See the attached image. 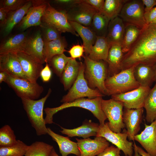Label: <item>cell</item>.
I'll list each match as a JSON object with an SVG mask.
<instances>
[{
    "label": "cell",
    "instance_id": "obj_1",
    "mask_svg": "<svg viewBox=\"0 0 156 156\" xmlns=\"http://www.w3.org/2000/svg\"><path fill=\"white\" fill-rule=\"evenodd\" d=\"M156 63V24H147L124 55L122 70L143 64L153 66Z\"/></svg>",
    "mask_w": 156,
    "mask_h": 156
},
{
    "label": "cell",
    "instance_id": "obj_2",
    "mask_svg": "<svg viewBox=\"0 0 156 156\" xmlns=\"http://www.w3.org/2000/svg\"><path fill=\"white\" fill-rule=\"evenodd\" d=\"M102 97L93 99L84 98L78 99L70 102L64 103L60 106L54 108L47 107L44 110L46 114L44 119L46 124L53 123V116L59 111L67 108L78 107L87 109L90 111L99 120V125L103 126L107 119L101 106Z\"/></svg>",
    "mask_w": 156,
    "mask_h": 156
},
{
    "label": "cell",
    "instance_id": "obj_3",
    "mask_svg": "<svg viewBox=\"0 0 156 156\" xmlns=\"http://www.w3.org/2000/svg\"><path fill=\"white\" fill-rule=\"evenodd\" d=\"M84 59V76L89 87L93 89L96 88L103 94L108 95L105 85L108 77L107 62L103 60H93L86 55Z\"/></svg>",
    "mask_w": 156,
    "mask_h": 156
},
{
    "label": "cell",
    "instance_id": "obj_4",
    "mask_svg": "<svg viewBox=\"0 0 156 156\" xmlns=\"http://www.w3.org/2000/svg\"><path fill=\"white\" fill-rule=\"evenodd\" d=\"M51 91L49 88L44 96L38 100L21 99L29 120L38 136L47 134V128L43 117V110L45 103Z\"/></svg>",
    "mask_w": 156,
    "mask_h": 156
},
{
    "label": "cell",
    "instance_id": "obj_5",
    "mask_svg": "<svg viewBox=\"0 0 156 156\" xmlns=\"http://www.w3.org/2000/svg\"><path fill=\"white\" fill-rule=\"evenodd\" d=\"M134 68L122 70L118 73L107 77L105 85L108 95L126 93L141 86L135 78Z\"/></svg>",
    "mask_w": 156,
    "mask_h": 156
},
{
    "label": "cell",
    "instance_id": "obj_6",
    "mask_svg": "<svg viewBox=\"0 0 156 156\" xmlns=\"http://www.w3.org/2000/svg\"><path fill=\"white\" fill-rule=\"evenodd\" d=\"M85 64L81 63L77 78L67 94L63 96L61 102H70L86 97L91 99L103 96L98 89L89 87L85 77Z\"/></svg>",
    "mask_w": 156,
    "mask_h": 156
},
{
    "label": "cell",
    "instance_id": "obj_7",
    "mask_svg": "<svg viewBox=\"0 0 156 156\" xmlns=\"http://www.w3.org/2000/svg\"><path fill=\"white\" fill-rule=\"evenodd\" d=\"M144 5L142 0H127L118 16L125 25H131L141 29L147 24L144 17Z\"/></svg>",
    "mask_w": 156,
    "mask_h": 156
},
{
    "label": "cell",
    "instance_id": "obj_8",
    "mask_svg": "<svg viewBox=\"0 0 156 156\" xmlns=\"http://www.w3.org/2000/svg\"><path fill=\"white\" fill-rule=\"evenodd\" d=\"M5 82L21 99L36 100L39 97L44 90L43 87L37 83H33L8 74Z\"/></svg>",
    "mask_w": 156,
    "mask_h": 156
},
{
    "label": "cell",
    "instance_id": "obj_9",
    "mask_svg": "<svg viewBox=\"0 0 156 156\" xmlns=\"http://www.w3.org/2000/svg\"><path fill=\"white\" fill-rule=\"evenodd\" d=\"M101 109L108 119L109 128L112 131L119 133L125 127L123 120L124 107L123 103L112 99H102Z\"/></svg>",
    "mask_w": 156,
    "mask_h": 156
},
{
    "label": "cell",
    "instance_id": "obj_10",
    "mask_svg": "<svg viewBox=\"0 0 156 156\" xmlns=\"http://www.w3.org/2000/svg\"><path fill=\"white\" fill-rule=\"evenodd\" d=\"M43 23L53 27L61 33L66 32L78 36L70 25L66 13L59 11L48 3L42 19Z\"/></svg>",
    "mask_w": 156,
    "mask_h": 156
},
{
    "label": "cell",
    "instance_id": "obj_11",
    "mask_svg": "<svg viewBox=\"0 0 156 156\" xmlns=\"http://www.w3.org/2000/svg\"><path fill=\"white\" fill-rule=\"evenodd\" d=\"M96 137H102L115 145L123 152L125 156H132V142L127 140L128 134L125 130L123 133H115L109 127L107 122L103 126L99 125Z\"/></svg>",
    "mask_w": 156,
    "mask_h": 156
},
{
    "label": "cell",
    "instance_id": "obj_12",
    "mask_svg": "<svg viewBox=\"0 0 156 156\" xmlns=\"http://www.w3.org/2000/svg\"><path fill=\"white\" fill-rule=\"evenodd\" d=\"M151 89L150 87L140 86L129 92L111 96V98L122 102L125 108H143L145 101Z\"/></svg>",
    "mask_w": 156,
    "mask_h": 156
},
{
    "label": "cell",
    "instance_id": "obj_13",
    "mask_svg": "<svg viewBox=\"0 0 156 156\" xmlns=\"http://www.w3.org/2000/svg\"><path fill=\"white\" fill-rule=\"evenodd\" d=\"M98 12H99L94 8L82 0L64 12L69 21L90 27L94 16Z\"/></svg>",
    "mask_w": 156,
    "mask_h": 156
},
{
    "label": "cell",
    "instance_id": "obj_14",
    "mask_svg": "<svg viewBox=\"0 0 156 156\" xmlns=\"http://www.w3.org/2000/svg\"><path fill=\"white\" fill-rule=\"evenodd\" d=\"M15 53L28 80L33 83H37L43 68V64L24 51Z\"/></svg>",
    "mask_w": 156,
    "mask_h": 156
},
{
    "label": "cell",
    "instance_id": "obj_15",
    "mask_svg": "<svg viewBox=\"0 0 156 156\" xmlns=\"http://www.w3.org/2000/svg\"><path fill=\"white\" fill-rule=\"evenodd\" d=\"M76 139L80 152V156L97 155L109 146L108 142L102 137H96L94 139L89 138Z\"/></svg>",
    "mask_w": 156,
    "mask_h": 156
},
{
    "label": "cell",
    "instance_id": "obj_16",
    "mask_svg": "<svg viewBox=\"0 0 156 156\" xmlns=\"http://www.w3.org/2000/svg\"><path fill=\"white\" fill-rule=\"evenodd\" d=\"M143 108L137 109L125 108L123 115V122L127 128L128 138L130 140H134L140 128L142 119Z\"/></svg>",
    "mask_w": 156,
    "mask_h": 156
},
{
    "label": "cell",
    "instance_id": "obj_17",
    "mask_svg": "<svg viewBox=\"0 0 156 156\" xmlns=\"http://www.w3.org/2000/svg\"><path fill=\"white\" fill-rule=\"evenodd\" d=\"M0 71L4 72L13 77L28 80L15 53L0 54Z\"/></svg>",
    "mask_w": 156,
    "mask_h": 156
},
{
    "label": "cell",
    "instance_id": "obj_18",
    "mask_svg": "<svg viewBox=\"0 0 156 156\" xmlns=\"http://www.w3.org/2000/svg\"><path fill=\"white\" fill-rule=\"evenodd\" d=\"M134 140L139 142L151 156H156V120L149 125L145 124V128Z\"/></svg>",
    "mask_w": 156,
    "mask_h": 156
},
{
    "label": "cell",
    "instance_id": "obj_19",
    "mask_svg": "<svg viewBox=\"0 0 156 156\" xmlns=\"http://www.w3.org/2000/svg\"><path fill=\"white\" fill-rule=\"evenodd\" d=\"M44 45L42 34L39 31L33 36L28 37L23 51L43 64L45 63Z\"/></svg>",
    "mask_w": 156,
    "mask_h": 156
},
{
    "label": "cell",
    "instance_id": "obj_20",
    "mask_svg": "<svg viewBox=\"0 0 156 156\" xmlns=\"http://www.w3.org/2000/svg\"><path fill=\"white\" fill-rule=\"evenodd\" d=\"M48 3H33L32 6L18 24L20 29L24 30L31 27L40 25L42 17Z\"/></svg>",
    "mask_w": 156,
    "mask_h": 156
},
{
    "label": "cell",
    "instance_id": "obj_21",
    "mask_svg": "<svg viewBox=\"0 0 156 156\" xmlns=\"http://www.w3.org/2000/svg\"><path fill=\"white\" fill-rule=\"evenodd\" d=\"M124 55L121 45L113 44L110 46L107 62V77L118 73L122 70V62Z\"/></svg>",
    "mask_w": 156,
    "mask_h": 156
},
{
    "label": "cell",
    "instance_id": "obj_22",
    "mask_svg": "<svg viewBox=\"0 0 156 156\" xmlns=\"http://www.w3.org/2000/svg\"><path fill=\"white\" fill-rule=\"evenodd\" d=\"M99 127L98 124L89 120L83 122L81 126L73 129H67L61 127L62 130L60 131L68 137L78 136L86 139L90 136L96 137Z\"/></svg>",
    "mask_w": 156,
    "mask_h": 156
},
{
    "label": "cell",
    "instance_id": "obj_23",
    "mask_svg": "<svg viewBox=\"0 0 156 156\" xmlns=\"http://www.w3.org/2000/svg\"><path fill=\"white\" fill-rule=\"evenodd\" d=\"M47 134L57 144L62 156H67L70 154L80 156V153L77 142L70 140L68 137H64L55 133L50 128H47Z\"/></svg>",
    "mask_w": 156,
    "mask_h": 156
},
{
    "label": "cell",
    "instance_id": "obj_24",
    "mask_svg": "<svg viewBox=\"0 0 156 156\" xmlns=\"http://www.w3.org/2000/svg\"><path fill=\"white\" fill-rule=\"evenodd\" d=\"M125 29V24L119 16L110 20L106 37L110 46L113 44L121 45Z\"/></svg>",
    "mask_w": 156,
    "mask_h": 156
},
{
    "label": "cell",
    "instance_id": "obj_25",
    "mask_svg": "<svg viewBox=\"0 0 156 156\" xmlns=\"http://www.w3.org/2000/svg\"><path fill=\"white\" fill-rule=\"evenodd\" d=\"M28 38L25 32L12 36L2 42L0 46V54L23 51Z\"/></svg>",
    "mask_w": 156,
    "mask_h": 156
},
{
    "label": "cell",
    "instance_id": "obj_26",
    "mask_svg": "<svg viewBox=\"0 0 156 156\" xmlns=\"http://www.w3.org/2000/svg\"><path fill=\"white\" fill-rule=\"evenodd\" d=\"M69 22L73 28L82 39L85 55L88 56L96 41L97 36L90 27L75 22Z\"/></svg>",
    "mask_w": 156,
    "mask_h": 156
},
{
    "label": "cell",
    "instance_id": "obj_27",
    "mask_svg": "<svg viewBox=\"0 0 156 156\" xmlns=\"http://www.w3.org/2000/svg\"><path fill=\"white\" fill-rule=\"evenodd\" d=\"M33 5L32 1L29 0L18 9L8 14L6 23L3 28L5 35H8L14 26L21 21Z\"/></svg>",
    "mask_w": 156,
    "mask_h": 156
},
{
    "label": "cell",
    "instance_id": "obj_28",
    "mask_svg": "<svg viewBox=\"0 0 156 156\" xmlns=\"http://www.w3.org/2000/svg\"><path fill=\"white\" fill-rule=\"evenodd\" d=\"M81 62H77L75 59L70 60L66 66L60 77L64 89H69L78 76Z\"/></svg>",
    "mask_w": 156,
    "mask_h": 156
},
{
    "label": "cell",
    "instance_id": "obj_29",
    "mask_svg": "<svg viewBox=\"0 0 156 156\" xmlns=\"http://www.w3.org/2000/svg\"><path fill=\"white\" fill-rule=\"evenodd\" d=\"M134 75L141 86L150 87L155 81V73L153 66L139 64L135 67Z\"/></svg>",
    "mask_w": 156,
    "mask_h": 156
},
{
    "label": "cell",
    "instance_id": "obj_30",
    "mask_svg": "<svg viewBox=\"0 0 156 156\" xmlns=\"http://www.w3.org/2000/svg\"><path fill=\"white\" fill-rule=\"evenodd\" d=\"M110 46L106 37L97 36L96 41L88 56L94 61L103 60L107 62Z\"/></svg>",
    "mask_w": 156,
    "mask_h": 156
},
{
    "label": "cell",
    "instance_id": "obj_31",
    "mask_svg": "<svg viewBox=\"0 0 156 156\" xmlns=\"http://www.w3.org/2000/svg\"><path fill=\"white\" fill-rule=\"evenodd\" d=\"M45 61L48 63L55 55L64 53L66 51L65 48L67 45V42L64 37L46 42H44Z\"/></svg>",
    "mask_w": 156,
    "mask_h": 156
},
{
    "label": "cell",
    "instance_id": "obj_32",
    "mask_svg": "<svg viewBox=\"0 0 156 156\" xmlns=\"http://www.w3.org/2000/svg\"><path fill=\"white\" fill-rule=\"evenodd\" d=\"M110 20L100 12L94 16L90 27L97 36L106 37Z\"/></svg>",
    "mask_w": 156,
    "mask_h": 156
},
{
    "label": "cell",
    "instance_id": "obj_33",
    "mask_svg": "<svg viewBox=\"0 0 156 156\" xmlns=\"http://www.w3.org/2000/svg\"><path fill=\"white\" fill-rule=\"evenodd\" d=\"M151 89L145 101L143 108L146 110L145 119L151 123L156 120V82Z\"/></svg>",
    "mask_w": 156,
    "mask_h": 156
},
{
    "label": "cell",
    "instance_id": "obj_34",
    "mask_svg": "<svg viewBox=\"0 0 156 156\" xmlns=\"http://www.w3.org/2000/svg\"><path fill=\"white\" fill-rule=\"evenodd\" d=\"M140 29L131 25H125V31L121 46L123 52L126 53L134 42L141 31Z\"/></svg>",
    "mask_w": 156,
    "mask_h": 156
},
{
    "label": "cell",
    "instance_id": "obj_35",
    "mask_svg": "<svg viewBox=\"0 0 156 156\" xmlns=\"http://www.w3.org/2000/svg\"><path fill=\"white\" fill-rule=\"evenodd\" d=\"M127 0H105L101 13L110 20L118 16Z\"/></svg>",
    "mask_w": 156,
    "mask_h": 156
},
{
    "label": "cell",
    "instance_id": "obj_36",
    "mask_svg": "<svg viewBox=\"0 0 156 156\" xmlns=\"http://www.w3.org/2000/svg\"><path fill=\"white\" fill-rule=\"evenodd\" d=\"M53 146L42 141H36L29 146L24 156H49Z\"/></svg>",
    "mask_w": 156,
    "mask_h": 156
},
{
    "label": "cell",
    "instance_id": "obj_37",
    "mask_svg": "<svg viewBox=\"0 0 156 156\" xmlns=\"http://www.w3.org/2000/svg\"><path fill=\"white\" fill-rule=\"evenodd\" d=\"M29 146L17 140L14 145L9 147L0 146V156H24Z\"/></svg>",
    "mask_w": 156,
    "mask_h": 156
},
{
    "label": "cell",
    "instance_id": "obj_38",
    "mask_svg": "<svg viewBox=\"0 0 156 156\" xmlns=\"http://www.w3.org/2000/svg\"><path fill=\"white\" fill-rule=\"evenodd\" d=\"M72 59L63 53L54 56L48 64L54 72L60 77L67 64Z\"/></svg>",
    "mask_w": 156,
    "mask_h": 156
},
{
    "label": "cell",
    "instance_id": "obj_39",
    "mask_svg": "<svg viewBox=\"0 0 156 156\" xmlns=\"http://www.w3.org/2000/svg\"><path fill=\"white\" fill-rule=\"evenodd\" d=\"M17 142L14 131L9 125H6L0 128V146H10Z\"/></svg>",
    "mask_w": 156,
    "mask_h": 156
},
{
    "label": "cell",
    "instance_id": "obj_40",
    "mask_svg": "<svg viewBox=\"0 0 156 156\" xmlns=\"http://www.w3.org/2000/svg\"><path fill=\"white\" fill-rule=\"evenodd\" d=\"M43 31L42 37L44 42H48L60 38L62 33L54 27L43 23L40 25Z\"/></svg>",
    "mask_w": 156,
    "mask_h": 156
},
{
    "label": "cell",
    "instance_id": "obj_41",
    "mask_svg": "<svg viewBox=\"0 0 156 156\" xmlns=\"http://www.w3.org/2000/svg\"><path fill=\"white\" fill-rule=\"evenodd\" d=\"M29 0H4L1 1V7L8 14L18 9Z\"/></svg>",
    "mask_w": 156,
    "mask_h": 156
},
{
    "label": "cell",
    "instance_id": "obj_42",
    "mask_svg": "<svg viewBox=\"0 0 156 156\" xmlns=\"http://www.w3.org/2000/svg\"><path fill=\"white\" fill-rule=\"evenodd\" d=\"M82 1V0H55L53 2L55 4L62 7V9L60 11L65 12Z\"/></svg>",
    "mask_w": 156,
    "mask_h": 156
},
{
    "label": "cell",
    "instance_id": "obj_43",
    "mask_svg": "<svg viewBox=\"0 0 156 156\" xmlns=\"http://www.w3.org/2000/svg\"><path fill=\"white\" fill-rule=\"evenodd\" d=\"M84 52L85 51L83 45L79 44L73 46L68 51L70 57L74 59L80 58L83 56Z\"/></svg>",
    "mask_w": 156,
    "mask_h": 156
},
{
    "label": "cell",
    "instance_id": "obj_44",
    "mask_svg": "<svg viewBox=\"0 0 156 156\" xmlns=\"http://www.w3.org/2000/svg\"><path fill=\"white\" fill-rule=\"evenodd\" d=\"M120 151L118 147L111 146L106 148L97 156H120Z\"/></svg>",
    "mask_w": 156,
    "mask_h": 156
},
{
    "label": "cell",
    "instance_id": "obj_45",
    "mask_svg": "<svg viewBox=\"0 0 156 156\" xmlns=\"http://www.w3.org/2000/svg\"><path fill=\"white\" fill-rule=\"evenodd\" d=\"M52 76V72L50 66L48 63H46L45 66L41 71L40 77L44 82H47L50 80Z\"/></svg>",
    "mask_w": 156,
    "mask_h": 156
},
{
    "label": "cell",
    "instance_id": "obj_46",
    "mask_svg": "<svg viewBox=\"0 0 156 156\" xmlns=\"http://www.w3.org/2000/svg\"><path fill=\"white\" fill-rule=\"evenodd\" d=\"M86 3L90 4L99 12L101 13L103 8L104 0H84Z\"/></svg>",
    "mask_w": 156,
    "mask_h": 156
},
{
    "label": "cell",
    "instance_id": "obj_47",
    "mask_svg": "<svg viewBox=\"0 0 156 156\" xmlns=\"http://www.w3.org/2000/svg\"><path fill=\"white\" fill-rule=\"evenodd\" d=\"M144 15L147 24L151 23L156 18V6L149 12H145Z\"/></svg>",
    "mask_w": 156,
    "mask_h": 156
},
{
    "label": "cell",
    "instance_id": "obj_48",
    "mask_svg": "<svg viewBox=\"0 0 156 156\" xmlns=\"http://www.w3.org/2000/svg\"><path fill=\"white\" fill-rule=\"evenodd\" d=\"M144 5L146 7L144 8L145 12L150 11L156 5V0H142Z\"/></svg>",
    "mask_w": 156,
    "mask_h": 156
},
{
    "label": "cell",
    "instance_id": "obj_49",
    "mask_svg": "<svg viewBox=\"0 0 156 156\" xmlns=\"http://www.w3.org/2000/svg\"><path fill=\"white\" fill-rule=\"evenodd\" d=\"M8 13L4 9L0 7V23L1 26L3 27L5 25L8 18Z\"/></svg>",
    "mask_w": 156,
    "mask_h": 156
},
{
    "label": "cell",
    "instance_id": "obj_50",
    "mask_svg": "<svg viewBox=\"0 0 156 156\" xmlns=\"http://www.w3.org/2000/svg\"><path fill=\"white\" fill-rule=\"evenodd\" d=\"M134 144L135 146L138 153L140 155L142 156H151L148 153L145 151L140 147L137 146L135 143Z\"/></svg>",
    "mask_w": 156,
    "mask_h": 156
},
{
    "label": "cell",
    "instance_id": "obj_51",
    "mask_svg": "<svg viewBox=\"0 0 156 156\" xmlns=\"http://www.w3.org/2000/svg\"><path fill=\"white\" fill-rule=\"evenodd\" d=\"M8 74L3 71H0V83L5 82L7 76Z\"/></svg>",
    "mask_w": 156,
    "mask_h": 156
},
{
    "label": "cell",
    "instance_id": "obj_52",
    "mask_svg": "<svg viewBox=\"0 0 156 156\" xmlns=\"http://www.w3.org/2000/svg\"><path fill=\"white\" fill-rule=\"evenodd\" d=\"M49 156H59L55 152L54 148L52 150Z\"/></svg>",
    "mask_w": 156,
    "mask_h": 156
},
{
    "label": "cell",
    "instance_id": "obj_53",
    "mask_svg": "<svg viewBox=\"0 0 156 156\" xmlns=\"http://www.w3.org/2000/svg\"><path fill=\"white\" fill-rule=\"evenodd\" d=\"M134 156H140V155L138 153L136 148L134 144Z\"/></svg>",
    "mask_w": 156,
    "mask_h": 156
},
{
    "label": "cell",
    "instance_id": "obj_54",
    "mask_svg": "<svg viewBox=\"0 0 156 156\" xmlns=\"http://www.w3.org/2000/svg\"><path fill=\"white\" fill-rule=\"evenodd\" d=\"M153 66L155 73V81L156 82V63Z\"/></svg>",
    "mask_w": 156,
    "mask_h": 156
},
{
    "label": "cell",
    "instance_id": "obj_55",
    "mask_svg": "<svg viewBox=\"0 0 156 156\" xmlns=\"http://www.w3.org/2000/svg\"><path fill=\"white\" fill-rule=\"evenodd\" d=\"M151 23L156 24V18Z\"/></svg>",
    "mask_w": 156,
    "mask_h": 156
},
{
    "label": "cell",
    "instance_id": "obj_56",
    "mask_svg": "<svg viewBox=\"0 0 156 156\" xmlns=\"http://www.w3.org/2000/svg\"></svg>",
    "mask_w": 156,
    "mask_h": 156
}]
</instances>
